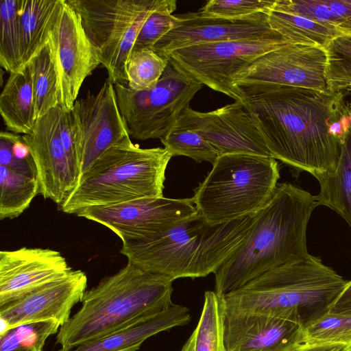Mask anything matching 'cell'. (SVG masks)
Returning <instances> with one entry per match:
<instances>
[{"label":"cell","instance_id":"1","mask_svg":"<svg viewBox=\"0 0 351 351\" xmlns=\"http://www.w3.org/2000/svg\"><path fill=\"white\" fill-rule=\"evenodd\" d=\"M237 88L271 157L314 177L335 169L351 125L341 91L274 84Z\"/></svg>","mask_w":351,"mask_h":351},{"label":"cell","instance_id":"2","mask_svg":"<svg viewBox=\"0 0 351 351\" xmlns=\"http://www.w3.org/2000/svg\"><path fill=\"white\" fill-rule=\"evenodd\" d=\"M318 206L309 192L278 184L237 250L214 274L215 291L224 296L268 271L310 256L306 229Z\"/></svg>","mask_w":351,"mask_h":351},{"label":"cell","instance_id":"3","mask_svg":"<svg viewBox=\"0 0 351 351\" xmlns=\"http://www.w3.org/2000/svg\"><path fill=\"white\" fill-rule=\"evenodd\" d=\"M255 214L219 225L198 214L154 237L122 242L120 253L141 268L173 280L206 277L237 250Z\"/></svg>","mask_w":351,"mask_h":351},{"label":"cell","instance_id":"4","mask_svg":"<svg viewBox=\"0 0 351 351\" xmlns=\"http://www.w3.org/2000/svg\"><path fill=\"white\" fill-rule=\"evenodd\" d=\"M173 282L128 261L86 291L81 308L58 332L56 343L71 349L169 307Z\"/></svg>","mask_w":351,"mask_h":351},{"label":"cell","instance_id":"5","mask_svg":"<svg viewBox=\"0 0 351 351\" xmlns=\"http://www.w3.org/2000/svg\"><path fill=\"white\" fill-rule=\"evenodd\" d=\"M347 282L311 254L268 271L223 297L227 310L277 316L304 328L330 311Z\"/></svg>","mask_w":351,"mask_h":351},{"label":"cell","instance_id":"6","mask_svg":"<svg viewBox=\"0 0 351 351\" xmlns=\"http://www.w3.org/2000/svg\"><path fill=\"white\" fill-rule=\"evenodd\" d=\"M172 157L165 147L141 148L126 137L82 176L59 210L75 215L88 207L163 197L165 171Z\"/></svg>","mask_w":351,"mask_h":351},{"label":"cell","instance_id":"7","mask_svg":"<svg viewBox=\"0 0 351 351\" xmlns=\"http://www.w3.org/2000/svg\"><path fill=\"white\" fill-rule=\"evenodd\" d=\"M279 178L278 162L273 157L222 155L191 199L204 219L219 225L256 213L274 195Z\"/></svg>","mask_w":351,"mask_h":351},{"label":"cell","instance_id":"8","mask_svg":"<svg viewBox=\"0 0 351 351\" xmlns=\"http://www.w3.org/2000/svg\"><path fill=\"white\" fill-rule=\"evenodd\" d=\"M66 1L80 14L109 81L127 85L128 58L144 22L159 0Z\"/></svg>","mask_w":351,"mask_h":351},{"label":"cell","instance_id":"9","mask_svg":"<svg viewBox=\"0 0 351 351\" xmlns=\"http://www.w3.org/2000/svg\"><path fill=\"white\" fill-rule=\"evenodd\" d=\"M202 86L170 61L152 89L136 91L128 84L114 85L119 111L129 135L140 141L164 138Z\"/></svg>","mask_w":351,"mask_h":351},{"label":"cell","instance_id":"10","mask_svg":"<svg viewBox=\"0 0 351 351\" xmlns=\"http://www.w3.org/2000/svg\"><path fill=\"white\" fill-rule=\"evenodd\" d=\"M287 43L278 36L199 44L174 50L167 56L187 77L244 103L234 84L237 75L261 56Z\"/></svg>","mask_w":351,"mask_h":351},{"label":"cell","instance_id":"11","mask_svg":"<svg viewBox=\"0 0 351 351\" xmlns=\"http://www.w3.org/2000/svg\"><path fill=\"white\" fill-rule=\"evenodd\" d=\"M198 214L191 197H160L88 207L75 215L106 226L125 242L154 237Z\"/></svg>","mask_w":351,"mask_h":351},{"label":"cell","instance_id":"12","mask_svg":"<svg viewBox=\"0 0 351 351\" xmlns=\"http://www.w3.org/2000/svg\"><path fill=\"white\" fill-rule=\"evenodd\" d=\"M49 43L58 74L59 106L71 111L84 81L101 62L80 14L66 0H61L49 32Z\"/></svg>","mask_w":351,"mask_h":351},{"label":"cell","instance_id":"13","mask_svg":"<svg viewBox=\"0 0 351 351\" xmlns=\"http://www.w3.org/2000/svg\"><path fill=\"white\" fill-rule=\"evenodd\" d=\"M71 114L82 177L106 150L130 135L108 79L97 93L88 91L77 99Z\"/></svg>","mask_w":351,"mask_h":351},{"label":"cell","instance_id":"14","mask_svg":"<svg viewBox=\"0 0 351 351\" xmlns=\"http://www.w3.org/2000/svg\"><path fill=\"white\" fill-rule=\"evenodd\" d=\"M327 54L319 46L287 43L259 57L235 80V86L274 84L329 90Z\"/></svg>","mask_w":351,"mask_h":351},{"label":"cell","instance_id":"15","mask_svg":"<svg viewBox=\"0 0 351 351\" xmlns=\"http://www.w3.org/2000/svg\"><path fill=\"white\" fill-rule=\"evenodd\" d=\"M176 125L201 135L219 156L246 154L271 157L263 134L243 102L234 101L209 112L188 106Z\"/></svg>","mask_w":351,"mask_h":351},{"label":"cell","instance_id":"16","mask_svg":"<svg viewBox=\"0 0 351 351\" xmlns=\"http://www.w3.org/2000/svg\"><path fill=\"white\" fill-rule=\"evenodd\" d=\"M87 276L81 270L68 274L25 295L0 306V335L17 326L54 321L62 326L86 292Z\"/></svg>","mask_w":351,"mask_h":351},{"label":"cell","instance_id":"17","mask_svg":"<svg viewBox=\"0 0 351 351\" xmlns=\"http://www.w3.org/2000/svg\"><path fill=\"white\" fill-rule=\"evenodd\" d=\"M60 110L59 106L51 109L36 121L29 134L22 135L35 163L39 194L58 206L79 183L62 143Z\"/></svg>","mask_w":351,"mask_h":351},{"label":"cell","instance_id":"18","mask_svg":"<svg viewBox=\"0 0 351 351\" xmlns=\"http://www.w3.org/2000/svg\"><path fill=\"white\" fill-rule=\"evenodd\" d=\"M177 16L174 27L154 47L161 56L199 44L281 36L271 28L268 14L242 19L207 16L199 12Z\"/></svg>","mask_w":351,"mask_h":351},{"label":"cell","instance_id":"19","mask_svg":"<svg viewBox=\"0 0 351 351\" xmlns=\"http://www.w3.org/2000/svg\"><path fill=\"white\" fill-rule=\"evenodd\" d=\"M72 269L58 251L23 247L0 252V306L68 274Z\"/></svg>","mask_w":351,"mask_h":351},{"label":"cell","instance_id":"20","mask_svg":"<svg viewBox=\"0 0 351 351\" xmlns=\"http://www.w3.org/2000/svg\"><path fill=\"white\" fill-rule=\"evenodd\" d=\"M226 351H290L304 342V327L285 318L225 308Z\"/></svg>","mask_w":351,"mask_h":351},{"label":"cell","instance_id":"21","mask_svg":"<svg viewBox=\"0 0 351 351\" xmlns=\"http://www.w3.org/2000/svg\"><path fill=\"white\" fill-rule=\"evenodd\" d=\"M191 319L189 308L173 304L107 335L71 349L58 351H136L152 336L183 326Z\"/></svg>","mask_w":351,"mask_h":351},{"label":"cell","instance_id":"22","mask_svg":"<svg viewBox=\"0 0 351 351\" xmlns=\"http://www.w3.org/2000/svg\"><path fill=\"white\" fill-rule=\"evenodd\" d=\"M0 113L8 131L29 134L36 122L31 73L26 65L10 73L0 95Z\"/></svg>","mask_w":351,"mask_h":351},{"label":"cell","instance_id":"23","mask_svg":"<svg viewBox=\"0 0 351 351\" xmlns=\"http://www.w3.org/2000/svg\"><path fill=\"white\" fill-rule=\"evenodd\" d=\"M61 0H20V32L23 67L48 43Z\"/></svg>","mask_w":351,"mask_h":351},{"label":"cell","instance_id":"24","mask_svg":"<svg viewBox=\"0 0 351 351\" xmlns=\"http://www.w3.org/2000/svg\"><path fill=\"white\" fill-rule=\"evenodd\" d=\"M320 190L316 198L323 205L337 212L351 228V125L341 143L335 169L315 177Z\"/></svg>","mask_w":351,"mask_h":351},{"label":"cell","instance_id":"25","mask_svg":"<svg viewBox=\"0 0 351 351\" xmlns=\"http://www.w3.org/2000/svg\"><path fill=\"white\" fill-rule=\"evenodd\" d=\"M268 19L271 28L291 44L325 48L332 40L343 34L336 25L287 12L271 10Z\"/></svg>","mask_w":351,"mask_h":351},{"label":"cell","instance_id":"26","mask_svg":"<svg viewBox=\"0 0 351 351\" xmlns=\"http://www.w3.org/2000/svg\"><path fill=\"white\" fill-rule=\"evenodd\" d=\"M223 297L207 291L201 316L180 351H226L223 341Z\"/></svg>","mask_w":351,"mask_h":351},{"label":"cell","instance_id":"27","mask_svg":"<svg viewBox=\"0 0 351 351\" xmlns=\"http://www.w3.org/2000/svg\"><path fill=\"white\" fill-rule=\"evenodd\" d=\"M27 66L32 77L37 121L59 106L58 74L49 42Z\"/></svg>","mask_w":351,"mask_h":351},{"label":"cell","instance_id":"28","mask_svg":"<svg viewBox=\"0 0 351 351\" xmlns=\"http://www.w3.org/2000/svg\"><path fill=\"white\" fill-rule=\"evenodd\" d=\"M39 193L36 178L0 165V219L18 217Z\"/></svg>","mask_w":351,"mask_h":351},{"label":"cell","instance_id":"29","mask_svg":"<svg viewBox=\"0 0 351 351\" xmlns=\"http://www.w3.org/2000/svg\"><path fill=\"white\" fill-rule=\"evenodd\" d=\"M19 7L20 0L0 2V65L10 73L23 68Z\"/></svg>","mask_w":351,"mask_h":351},{"label":"cell","instance_id":"30","mask_svg":"<svg viewBox=\"0 0 351 351\" xmlns=\"http://www.w3.org/2000/svg\"><path fill=\"white\" fill-rule=\"evenodd\" d=\"M273 10L338 27L351 19V0H276Z\"/></svg>","mask_w":351,"mask_h":351},{"label":"cell","instance_id":"31","mask_svg":"<svg viewBox=\"0 0 351 351\" xmlns=\"http://www.w3.org/2000/svg\"><path fill=\"white\" fill-rule=\"evenodd\" d=\"M169 63V56H161L154 51H132L126 65L128 86L136 91L153 88Z\"/></svg>","mask_w":351,"mask_h":351},{"label":"cell","instance_id":"32","mask_svg":"<svg viewBox=\"0 0 351 351\" xmlns=\"http://www.w3.org/2000/svg\"><path fill=\"white\" fill-rule=\"evenodd\" d=\"M160 141L172 156H184L199 163L206 161L212 165L219 158L217 149L201 135L176 125Z\"/></svg>","mask_w":351,"mask_h":351},{"label":"cell","instance_id":"33","mask_svg":"<svg viewBox=\"0 0 351 351\" xmlns=\"http://www.w3.org/2000/svg\"><path fill=\"white\" fill-rule=\"evenodd\" d=\"M60 328L54 321L17 326L0 335V351H43L46 340Z\"/></svg>","mask_w":351,"mask_h":351},{"label":"cell","instance_id":"34","mask_svg":"<svg viewBox=\"0 0 351 351\" xmlns=\"http://www.w3.org/2000/svg\"><path fill=\"white\" fill-rule=\"evenodd\" d=\"M328 88L341 91L351 86V34H342L326 47Z\"/></svg>","mask_w":351,"mask_h":351},{"label":"cell","instance_id":"35","mask_svg":"<svg viewBox=\"0 0 351 351\" xmlns=\"http://www.w3.org/2000/svg\"><path fill=\"white\" fill-rule=\"evenodd\" d=\"M176 8V0H159L144 22L136 37L132 51L142 49L153 51L154 45L176 23L178 16L172 14Z\"/></svg>","mask_w":351,"mask_h":351},{"label":"cell","instance_id":"36","mask_svg":"<svg viewBox=\"0 0 351 351\" xmlns=\"http://www.w3.org/2000/svg\"><path fill=\"white\" fill-rule=\"evenodd\" d=\"M304 342L351 345V315L327 313L304 328Z\"/></svg>","mask_w":351,"mask_h":351},{"label":"cell","instance_id":"37","mask_svg":"<svg viewBox=\"0 0 351 351\" xmlns=\"http://www.w3.org/2000/svg\"><path fill=\"white\" fill-rule=\"evenodd\" d=\"M0 165L37 178L36 168L30 149L21 134L5 131L1 132Z\"/></svg>","mask_w":351,"mask_h":351},{"label":"cell","instance_id":"38","mask_svg":"<svg viewBox=\"0 0 351 351\" xmlns=\"http://www.w3.org/2000/svg\"><path fill=\"white\" fill-rule=\"evenodd\" d=\"M276 0H210L199 10L204 16L242 19L258 14H269Z\"/></svg>","mask_w":351,"mask_h":351},{"label":"cell","instance_id":"39","mask_svg":"<svg viewBox=\"0 0 351 351\" xmlns=\"http://www.w3.org/2000/svg\"><path fill=\"white\" fill-rule=\"evenodd\" d=\"M60 134L71 169L80 182L81 178L80 165L73 119L71 111H65L62 108L60 116Z\"/></svg>","mask_w":351,"mask_h":351},{"label":"cell","instance_id":"40","mask_svg":"<svg viewBox=\"0 0 351 351\" xmlns=\"http://www.w3.org/2000/svg\"><path fill=\"white\" fill-rule=\"evenodd\" d=\"M351 345L343 343L303 342L290 351H350Z\"/></svg>","mask_w":351,"mask_h":351},{"label":"cell","instance_id":"41","mask_svg":"<svg viewBox=\"0 0 351 351\" xmlns=\"http://www.w3.org/2000/svg\"><path fill=\"white\" fill-rule=\"evenodd\" d=\"M329 312L351 315V280L348 281Z\"/></svg>","mask_w":351,"mask_h":351},{"label":"cell","instance_id":"42","mask_svg":"<svg viewBox=\"0 0 351 351\" xmlns=\"http://www.w3.org/2000/svg\"><path fill=\"white\" fill-rule=\"evenodd\" d=\"M338 27L341 30L343 34H351V19L341 24Z\"/></svg>","mask_w":351,"mask_h":351},{"label":"cell","instance_id":"43","mask_svg":"<svg viewBox=\"0 0 351 351\" xmlns=\"http://www.w3.org/2000/svg\"><path fill=\"white\" fill-rule=\"evenodd\" d=\"M346 90L351 93V86H350Z\"/></svg>","mask_w":351,"mask_h":351},{"label":"cell","instance_id":"44","mask_svg":"<svg viewBox=\"0 0 351 351\" xmlns=\"http://www.w3.org/2000/svg\"><path fill=\"white\" fill-rule=\"evenodd\" d=\"M348 107L350 108V110H351V104H350L348 105Z\"/></svg>","mask_w":351,"mask_h":351},{"label":"cell","instance_id":"45","mask_svg":"<svg viewBox=\"0 0 351 351\" xmlns=\"http://www.w3.org/2000/svg\"><path fill=\"white\" fill-rule=\"evenodd\" d=\"M350 351H351V347H350Z\"/></svg>","mask_w":351,"mask_h":351}]
</instances>
